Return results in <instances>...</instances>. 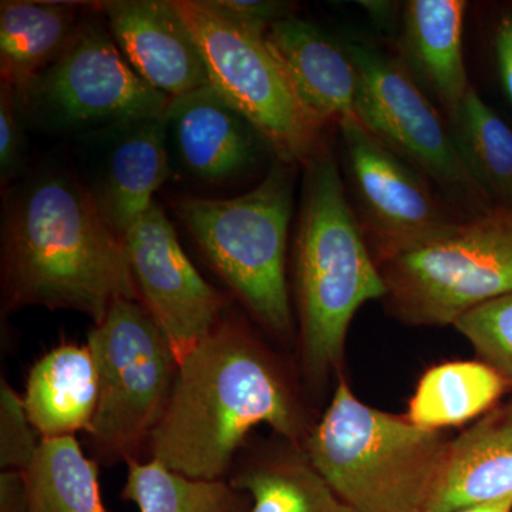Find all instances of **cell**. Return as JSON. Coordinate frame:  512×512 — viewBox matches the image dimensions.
<instances>
[{
    "mask_svg": "<svg viewBox=\"0 0 512 512\" xmlns=\"http://www.w3.org/2000/svg\"><path fill=\"white\" fill-rule=\"evenodd\" d=\"M360 5L367 9V12H369L370 16H372V19L375 20L376 23H379L382 28H387V26L392 23L394 10L393 3L362 2Z\"/></svg>",
    "mask_w": 512,
    "mask_h": 512,
    "instance_id": "1f68e13d",
    "label": "cell"
},
{
    "mask_svg": "<svg viewBox=\"0 0 512 512\" xmlns=\"http://www.w3.org/2000/svg\"><path fill=\"white\" fill-rule=\"evenodd\" d=\"M13 96L25 128L73 138L121 121L161 119L171 101L134 72L96 5L63 52Z\"/></svg>",
    "mask_w": 512,
    "mask_h": 512,
    "instance_id": "52a82bcc",
    "label": "cell"
},
{
    "mask_svg": "<svg viewBox=\"0 0 512 512\" xmlns=\"http://www.w3.org/2000/svg\"><path fill=\"white\" fill-rule=\"evenodd\" d=\"M84 3L3 0L0 3V73L13 89L53 62L79 28Z\"/></svg>",
    "mask_w": 512,
    "mask_h": 512,
    "instance_id": "44dd1931",
    "label": "cell"
},
{
    "mask_svg": "<svg viewBox=\"0 0 512 512\" xmlns=\"http://www.w3.org/2000/svg\"><path fill=\"white\" fill-rule=\"evenodd\" d=\"M121 497L140 512H249L251 498L231 481L202 480L170 470L160 461H128Z\"/></svg>",
    "mask_w": 512,
    "mask_h": 512,
    "instance_id": "d4e9b609",
    "label": "cell"
},
{
    "mask_svg": "<svg viewBox=\"0 0 512 512\" xmlns=\"http://www.w3.org/2000/svg\"><path fill=\"white\" fill-rule=\"evenodd\" d=\"M466 9L464 0H410L404 6V50L447 114L471 87L463 55Z\"/></svg>",
    "mask_w": 512,
    "mask_h": 512,
    "instance_id": "d6986e66",
    "label": "cell"
},
{
    "mask_svg": "<svg viewBox=\"0 0 512 512\" xmlns=\"http://www.w3.org/2000/svg\"><path fill=\"white\" fill-rule=\"evenodd\" d=\"M454 328L512 389V292L461 316Z\"/></svg>",
    "mask_w": 512,
    "mask_h": 512,
    "instance_id": "484cf974",
    "label": "cell"
},
{
    "mask_svg": "<svg viewBox=\"0 0 512 512\" xmlns=\"http://www.w3.org/2000/svg\"><path fill=\"white\" fill-rule=\"evenodd\" d=\"M448 116L458 156L491 200L512 208V130L473 86Z\"/></svg>",
    "mask_w": 512,
    "mask_h": 512,
    "instance_id": "603a6c76",
    "label": "cell"
},
{
    "mask_svg": "<svg viewBox=\"0 0 512 512\" xmlns=\"http://www.w3.org/2000/svg\"><path fill=\"white\" fill-rule=\"evenodd\" d=\"M293 165L275 161L264 180L232 198L185 195L175 212L222 281L276 338L293 333L286 249L293 214Z\"/></svg>",
    "mask_w": 512,
    "mask_h": 512,
    "instance_id": "5b68a950",
    "label": "cell"
},
{
    "mask_svg": "<svg viewBox=\"0 0 512 512\" xmlns=\"http://www.w3.org/2000/svg\"><path fill=\"white\" fill-rule=\"evenodd\" d=\"M295 241V286L302 366L313 384L339 370L360 306L387 289L346 197L335 158L326 148L303 165Z\"/></svg>",
    "mask_w": 512,
    "mask_h": 512,
    "instance_id": "3957f363",
    "label": "cell"
},
{
    "mask_svg": "<svg viewBox=\"0 0 512 512\" xmlns=\"http://www.w3.org/2000/svg\"><path fill=\"white\" fill-rule=\"evenodd\" d=\"M134 72L170 99L210 86L207 67L175 0L96 3Z\"/></svg>",
    "mask_w": 512,
    "mask_h": 512,
    "instance_id": "9a60e30c",
    "label": "cell"
},
{
    "mask_svg": "<svg viewBox=\"0 0 512 512\" xmlns=\"http://www.w3.org/2000/svg\"><path fill=\"white\" fill-rule=\"evenodd\" d=\"M456 512H512V498L470 505V507L461 508Z\"/></svg>",
    "mask_w": 512,
    "mask_h": 512,
    "instance_id": "d6a6232c",
    "label": "cell"
},
{
    "mask_svg": "<svg viewBox=\"0 0 512 512\" xmlns=\"http://www.w3.org/2000/svg\"><path fill=\"white\" fill-rule=\"evenodd\" d=\"M359 76L357 120L439 188L467 220L497 205L468 173L448 126L406 69L363 42L346 46Z\"/></svg>",
    "mask_w": 512,
    "mask_h": 512,
    "instance_id": "30bf717a",
    "label": "cell"
},
{
    "mask_svg": "<svg viewBox=\"0 0 512 512\" xmlns=\"http://www.w3.org/2000/svg\"><path fill=\"white\" fill-rule=\"evenodd\" d=\"M161 121L171 173L194 184H235L254 173L266 153L275 157L256 128L211 86L171 99Z\"/></svg>",
    "mask_w": 512,
    "mask_h": 512,
    "instance_id": "5bb4252c",
    "label": "cell"
},
{
    "mask_svg": "<svg viewBox=\"0 0 512 512\" xmlns=\"http://www.w3.org/2000/svg\"><path fill=\"white\" fill-rule=\"evenodd\" d=\"M25 126L16 110L13 87L0 84V181L8 187L22 173L25 157Z\"/></svg>",
    "mask_w": 512,
    "mask_h": 512,
    "instance_id": "83f0119b",
    "label": "cell"
},
{
    "mask_svg": "<svg viewBox=\"0 0 512 512\" xmlns=\"http://www.w3.org/2000/svg\"><path fill=\"white\" fill-rule=\"evenodd\" d=\"M261 424L296 444L311 430L271 353L247 326L222 319L178 360L170 399L148 440L151 460L187 477L220 480Z\"/></svg>",
    "mask_w": 512,
    "mask_h": 512,
    "instance_id": "7a4b0ae2",
    "label": "cell"
},
{
    "mask_svg": "<svg viewBox=\"0 0 512 512\" xmlns=\"http://www.w3.org/2000/svg\"><path fill=\"white\" fill-rule=\"evenodd\" d=\"M375 261L394 318L414 326H454L512 292V208L497 205L439 238Z\"/></svg>",
    "mask_w": 512,
    "mask_h": 512,
    "instance_id": "8992f818",
    "label": "cell"
},
{
    "mask_svg": "<svg viewBox=\"0 0 512 512\" xmlns=\"http://www.w3.org/2000/svg\"><path fill=\"white\" fill-rule=\"evenodd\" d=\"M23 402L42 439L89 431L99 402V376L89 346L63 343L40 357L30 369Z\"/></svg>",
    "mask_w": 512,
    "mask_h": 512,
    "instance_id": "ac0fdd59",
    "label": "cell"
},
{
    "mask_svg": "<svg viewBox=\"0 0 512 512\" xmlns=\"http://www.w3.org/2000/svg\"><path fill=\"white\" fill-rule=\"evenodd\" d=\"M207 67L210 86L265 138L281 163L305 165L323 150V128L296 96L266 37L175 0Z\"/></svg>",
    "mask_w": 512,
    "mask_h": 512,
    "instance_id": "9c48e42d",
    "label": "cell"
},
{
    "mask_svg": "<svg viewBox=\"0 0 512 512\" xmlns=\"http://www.w3.org/2000/svg\"><path fill=\"white\" fill-rule=\"evenodd\" d=\"M28 511L23 471L6 470L0 476V512Z\"/></svg>",
    "mask_w": 512,
    "mask_h": 512,
    "instance_id": "f546056e",
    "label": "cell"
},
{
    "mask_svg": "<svg viewBox=\"0 0 512 512\" xmlns=\"http://www.w3.org/2000/svg\"><path fill=\"white\" fill-rule=\"evenodd\" d=\"M214 15L234 23L239 28L266 36L278 20L292 15L291 5L266 0H198Z\"/></svg>",
    "mask_w": 512,
    "mask_h": 512,
    "instance_id": "f1b7e54d",
    "label": "cell"
},
{
    "mask_svg": "<svg viewBox=\"0 0 512 512\" xmlns=\"http://www.w3.org/2000/svg\"><path fill=\"white\" fill-rule=\"evenodd\" d=\"M507 387L484 362L443 363L421 377L407 419L430 430L461 426L490 412Z\"/></svg>",
    "mask_w": 512,
    "mask_h": 512,
    "instance_id": "7402d4cb",
    "label": "cell"
},
{
    "mask_svg": "<svg viewBox=\"0 0 512 512\" xmlns=\"http://www.w3.org/2000/svg\"><path fill=\"white\" fill-rule=\"evenodd\" d=\"M505 498H512V400L450 441L431 512H456Z\"/></svg>",
    "mask_w": 512,
    "mask_h": 512,
    "instance_id": "e0dca14e",
    "label": "cell"
},
{
    "mask_svg": "<svg viewBox=\"0 0 512 512\" xmlns=\"http://www.w3.org/2000/svg\"><path fill=\"white\" fill-rule=\"evenodd\" d=\"M229 481L251 498L249 512H356L320 477L302 444L288 440L256 453Z\"/></svg>",
    "mask_w": 512,
    "mask_h": 512,
    "instance_id": "ffe728a7",
    "label": "cell"
},
{
    "mask_svg": "<svg viewBox=\"0 0 512 512\" xmlns=\"http://www.w3.org/2000/svg\"><path fill=\"white\" fill-rule=\"evenodd\" d=\"M79 175L110 227L124 234L173 175L161 119L111 124L76 138Z\"/></svg>",
    "mask_w": 512,
    "mask_h": 512,
    "instance_id": "4fadbf2b",
    "label": "cell"
},
{
    "mask_svg": "<svg viewBox=\"0 0 512 512\" xmlns=\"http://www.w3.org/2000/svg\"><path fill=\"white\" fill-rule=\"evenodd\" d=\"M450 441L440 430L363 403L340 379L302 447L320 477L356 512H431Z\"/></svg>",
    "mask_w": 512,
    "mask_h": 512,
    "instance_id": "277c9868",
    "label": "cell"
},
{
    "mask_svg": "<svg viewBox=\"0 0 512 512\" xmlns=\"http://www.w3.org/2000/svg\"><path fill=\"white\" fill-rule=\"evenodd\" d=\"M495 53L505 93L512 103V15L498 23L495 32Z\"/></svg>",
    "mask_w": 512,
    "mask_h": 512,
    "instance_id": "4dcf8cb0",
    "label": "cell"
},
{
    "mask_svg": "<svg viewBox=\"0 0 512 512\" xmlns=\"http://www.w3.org/2000/svg\"><path fill=\"white\" fill-rule=\"evenodd\" d=\"M350 180L375 258L417 247L464 221L420 171L377 140L359 120L339 126Z\"/></svg>",
    "mask_w": 512,
    "mask_h": 512,
    "instance_id": "8fae6325",
    "label": "cell"
},
{
    "mask_svg": "<svg viewBox=\"0 0 512 512\" xmlns=\"http://www.w3.org/2000/svg\"><path fill=\"white\" fill-rule=\"evenodd\" d=\"M99 402L87 433L107 461L136 460L170 399L178 360L141 301L120 299L89 332Z\"/></svg>",
    "mask_w": 512,
    "mask_h": 512,
    "instance_id": "ba28073f",
    "label": "cell"
},
{
    "mask_svg": "<svg viewBox=\"0 0 512 512\" xmlns=\"http://www.w3.org/2000/svg\"><path fill=\"white\" fill-rule=\"evenodd\" d=\"M123 242L141 302L180 360L217 328L224 296L192 264L158 202L128 229Z\"/></svg>",
    "mask_w": 512,
    "mask_h": 512,
    "instance_id": "7c38bea8",
    "label": "cell"
},
{
    "mask_svg": "<svg viewBox=\"0 0 512 512\" xmlns=\"http://www.w3.org/2000/svg\"><path fill=\"white\" fill-rule=\"evenodd\" d=\"M20 397L6 380L0 384V466L25 471L35 460L40 441Z\"/></svg>",
    "mask_w": 512,
    "mask_h": 512,
    "instance_id": "4316f807",
    "label": "cell"
},
{
    "mask_svg": "<svg viewBox=\"0 0 512 512\" xmlns=\"http://www.w3.org/2000/svg\"><path fill=\"white\" fill-rule=\"evenodd\" d=\"M23 477L26 512H107L96 463L74 436L40 439L35 460Z\"/></svg>",
    "mask_w": 512,
    "mask_h": 512,
    "instance_id": "cb8c5ba5",
    "label": "cell"
},
{
    "mask_svg": "<svg viewBox=\"0 0 512 512\" xmlns=\"http://www.w3.org/2000/svg\"><path fill=\"white\" fill-rule=\"evenodd\" d=\"M0 237L9 309H69L96 325L120 299L141 301L123 239L76 171L42 168L9 187Z\"/></svg>",
    "mask_w": 512,
    "mask_h": 512,
    "instance_id": "6da1fadb",
    "label": "cell"
},
{
    "mask_svg": "<svg viewBox=\"0 0 512 512\" xmlns=\"http://www.w3.org/2000/svg\"><path fill=\"white\" fill-rule=\"evenodd\" d=\"M265 37L296 96L320 127L357 120L359 76L346 47L295 15L278 20Z\"/></svg>",
    "mask_w": 512,
    "mask_h": 512,
    "instance_id": "2e32d148",
    "label": "cell"
}]
</instances>
